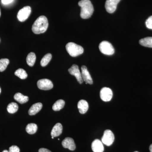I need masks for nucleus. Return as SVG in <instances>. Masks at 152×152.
Listing matches in <instances>:
<instances>
[{
    "mask_svg": "<svg viewBox=\"0 0 152 152\" xmlns=\"http://www.w3.org/2000/svg\"><path fill=\"white\" fill-rule=\"evenodd\" d=\"M48 19L45 16H41L36 20L33 24L32 30L35 34H42L45 32L48 27Z\"/></svg>",
    "mask_w": 152,
    "mask_h": 152,
    "instance_id": "1",
    "label": "nucleus"
},
{
    "mask_svg": "<svg viewBox=\"0 0 152 152\" xmlns=\"http://www.w3.org/2000/svg\"><path fill=\"white\" fill-rule=\"evenodd\" d=\"M81 7L80 17L82 18H89L94 12V7L90 0H81L78 3Z\"/></svg>",
    "mask_w": 152,
    "mask_h": 152,
    "instance_id": "2",
    "label": "nucleus"
},
{
    "mask_svg": "<svg viewBox=\"0 0 152 152\" xmlns=\"http://www.w3.org/2000/svg\"><path fill=\"white\" fill-rule=\"evenodd\" d=\"M66 48L68 53L72 57L77 56L84 52L83 47L73 42L68 43L66 45Z\"/></svg>",
    "mask_w": 152,
    "mask_h": 152,
    "instance_id": "3",
    "label": "nucleus"
},
{
    "mask_svg": "<svg viewBox=\"0 0 152 152\" xmlns=\"http://www.w3.org/2000/svg\"><path fill=\"white\" fill-rule=\"evenodd\" d=\"M99 49L104 54L111 56L115 53V49L111 44L107 41L102 42L99 45Z\"/></svg>",
    "mask_w": 152,
    "mask_h": 152,
    "instance_id": "4",
    "label": "nucleus"
},
{
    "mask_svg": "<svg viewBox=\"0 0 152 152\" xmlns=\"http://www.w3.org/2000/svg\"><path fill=\"white\" fill-rule=\"evenodd\" d=\"M115 140L113 133L110 130L104 131L103 136L102 138V142L107 146H110L113 144Z\"/></svg>",
    "mask_w": 152,
    "mask_h": 152,
    "instance_id": "5",
    "label": "nucleus"
},
{
    "mask_svg": "<svg viewBox=\"0 0 152 152\" xmlns=\"http://www.w3.org/2000/svg\"><path fill=\"white\" fill-rule=\"evenodd\" d=\"M31 9L29 6H26L21 9L18 12L17 18L20 21H26L31 15Z\"/></svg>",
    "mask_w": 152,
    "mask_h": 152,
    "instance_id": "6",
    "label": "nucleus"
},
{
    "mask_svg": "<svg viewBox=\"0 0 152 152\" xmlns=\"http://www.w3.org/2000/svg\"><path fill=\"white\" fill-rule=\"evenodd\" d=\"M37 85L39 89L45 91L51 89L53 87V85L51 81L47 79L39 80Z\"/></svg>",
    "mask_w": 152,
    "mask_h": 152,
    "instance_id": "7",
    "label": "nucleus"
},
{
    "mask_svg": "<svg viewBox=\"0 0 152 152\" xmlns=\"http://www.w3.org/2000/svg\"><path fill=\"white\" fill-rule=\"evenodd\" d=\"M69 73L72 75L75 76L77 80L80 84H82L83 82L81 74L79 70L78 66L76 64H73L68 70Z\"/></svg>",
    "mask_w": 152,
    "mask_h": 152,
    "instance_id": "8",
    "label": "nucleus"
},
{
    "mask_svg": "<svg viewBox=\"0 0 152 152\" xmlns=\"http://www.w3.org/2000/svg\"><path fill=\"white\" fill-rule=\"evenodd\" d=\"M113 91L110 88L104 87L101 90L100 97L104 102H109L113 97Z\"/></svg>",
    "mask_w": 152,
    "mask_h": 152,
    "instance_id": "9",
    "label": "nucleus"
},
{
    "mask_svg": "<svg viewBox=\"0 0 152 152\" xmlns=\"http://www.w3.org/2000/svg\"><path fill=\"white\" fill-rule=\"evenodd\" d=\"M121 0H106L105 7L109 13H113L116 10L117 5Z\"/></svg>",
    "mask_w": 152,
    "mask_h": 152,
    "instance_id": "10",
    "label": "nucleus"
},
{
    "mask_svg": "<svg viewBox=\"0 0 152 152\" xmlns=\"http://www.w3.org/2000/svg\"><path fill=\"white\" fill-rule=\"evenodd\" d=\"M81 70V75L83 80L87 84H89L90 85L93 84L92 79L88 71V70L86 66H82Z\"/></svg>",
    "mask_w": 152,
    "mask_h": 152,
    "instance_id": "11",
    "label": "nucleus"
},
{
    "mask_svg": "<svg viewBox=\"0 0 152 152\" xmlns=\"http://www.w3.org/2000/svg\"><path fill=\"white\" fill-rule=\"evenodd\" d=\"M64 148L69 149L70 151H73L76 149V145L73 139L72 138H66L62 142Z\"/></svg>",
    "mask_w": 152,
    "mask_h": 152,
    "instance_id": "12",
    "label": "nucleus"
},
{
    "mask_svg": "<svg viewBox=\"0 0 152 152\" xmlns=\"http://www.w3.org/2000/svg\"><path fill=\"white\" fill-rule=\"evenodd\" d=\"M91 148L94 152H103L104 151L102 142L98 139L93 141L92 143Z\"/></svg>",
    "mask_w": 152,
    "mask_h": 152,
    "instance_id": "13",
    "label": "nucleus"
},
{
    "mask_svg": "<svg viewBox=\"0 0 152 152\" xmlns=\"http://www.w3.org/2000/svg\"><path fill=\"white\" fill-rule=\"evenodd\" d=\"M77 107L81 114H85L88 110V104L86 100H81L78 103Z\"/></svg>",
    "mask_w": 152,
    "mask_h": 152,
    "instance_id": "14",
    "label": "nucleus"
},
{
    "mask_svg": "<svg viewBox=\"0 0 152 152\" xmlns=\"http://www.w3.org/2000/svg\"><path fill=\"white\" fill-rule=\"evenodd\" d=\"M62 125L60 123H57L52 129L51 135L52 137H58L62 134Z\"/></svg>",
    "mask_w": 152,
    "mask_h": 152,
    "instance_id": "15",
    "label": "nucleus"
},
{
    "mask_svg": "<svg viewBox=\"0 0 152 152\" xmlns=\"http://www.w3.org/2000/svg\"><path fill=\"white\" fill-rule=\"evenodd\" d=\"M42 107V104L41 103H37L33 104L28 111V114L30 115H34L39 113Z\"/></svg>",
    "mask_w": 152,
    "mask_h": 152,
    "instance_id": "16",
    "label": "nucleus"
},
{
    "mask_svg": "<svg viewBox=\"0 0 152 152\" xmlns=\"http://www.w3.org/2000/svg\"><path fill=\"white\" fill-rule=\"evenodd\" d=\"M14 99L20 104H23L26 103L28 102L29 98L27 96H24L21 93H18L14 96Z\"/></svg>",
    "mask_w": 152,
    "mask_h": 152,
    "instance_id": "17",
    "label": "nucleus"
},
{
    "mask_svg": "<svg viewBox=\"0 0 152 152\" xmlns=\"http://www.w3.org/2000/svg\"><path fill=\"white\" fill-rule=\"evenodd\" d=\"M139 43L143 46L152 48V37H147L141 39Z\"/></svg>",
    "mask_w": 152,
    "mask_h": 152,
    "instance_id": "18",
    "label": "nucleus"
},
{
    "mask_svg": "<svg viewBox=\"0 0 152 152\" xmlns=\"http://www.w3.org/2000/svg\"><path fill=\"white\" fill-rule=\"evenodd\" d=\"M36 60L35 54L33 52L30 53L28 54L26 58V62L28 65L32 67L34 65Z\"/></svg>",
    "mask_w": 152,
    "mask_h": 152,
    "instance_id": "19",
    "label": "nucleus"
},
{
    "mask_svg": "<svg viewBox=\"0 0 152 152\" xmlns=\"http://www.w3.org/2000/svg\"><path fill=\"white\" fill-rule=\"evenodd\" d=\"M65 102L63 100L60 99L56 101L53 106V109L55 111H58L64 108Z\"/></svg>",
    "mask_w": 152,
    "mask_h": 152,
    "instance_id": "20",
    "label": "nucleus"
},
{
    "mask_svg": "<svg viewBox=\"0 0 152 152\" xmlns=\"http://www.w3.org/2000/svg\"><path fill=\"white\" fill-rule=\"evenodd\" d=\"M37 126L33 123L28 124L26 127V131L28 134H33L36 133L37 130Z\"/></svg>",
    "mask_w": 152,
    "mask_h": 152,
    "instance_id": "21",
    "label": "nucleus"
},
{
    "mask_svg": "<svg viewBox=\"0 0 152 152\" xmlns=\"http://www.w3.org/2000/svg\"><path fill=\"white\" fill-rule=\"evenodd\" d=\"M18 110V104L15 102H12L9 104L7 107V110L10 113L14 114L16 113Z\"/></svg>",
    "mask_w": 152,
    "mask_h": 152,
    "instance_id": "22",
    "label": "nucleus"
},
{
    "mask_svg": "<svg viewBox=\"0 0 152 152\" xmlns=\"http://www.w3.org/2000/svg\"><path fill=\"white\" fill-rule=\"evenodd\" d=\"M52 56L50 53H48L45 55L41 61V65L42 67L46 66L50 61Z\"/></svg>",
    "mask_w": 152,
    "mask_h": 152,
    "instance_id": "23",
    "label": "nucleus"
},
{
    "mask_svg": "<svg viewBox=\"0 0 152 152\" xmlns=\"http://www.w3.org/2000/svg\"><path fill=\"white\" fill-rule=\"evenodd\" d=\"M15 75L21 79H26L28 77L26 72L23 69H19L15 72Z\"/></svg>",
    "mask_w": 152,
    "mask_h": 152,
    "instance_id": "24",
    "label": "nucleus"
},
{
    "mask_svg": "<svg viewBox=\"0 0 152 152\" xmlns=\"http://www.w3.org/2000/svg\"><path fill=\"white\" fill-rule=\"evenodd\" d=\"M10 63V61L7 58H3L0 60V72H4L7 69Z\"/></svg>",
    "mask_w": 152,
    "mask_h": 152,
    "instance_id": "25",
    "label": "nucleus"
},
{
    "mask_svg": "<svg viewBox=\"0 0 152 152\" xmlns=\"http://www.w3.org/2000/svg\"><path fill=\"white\" fill-rule=\"evenodd\" d=\"M147 28L152 30V16L148 18L145 22Z\"/></svg>",
    "mask_w": 152,
    "mask_h": 152,
    "instance_id": "26",
    "label": "nucleus"
},
{
    "mask_svg": "<svg viewBox=\"0 0 152 152\" xmlns=\"http://www.w3.org/2000/svg\"><path fill=\"white\" fill-rule=\"evenodd\" d=\"M20 148L16 145H12L9 148V152H20Z\"/></svg>",
    "mask_w": 152,
    "mask_h": 152,
    "instance_id": "27",
    "label": "nucleus"
},
{
    "mask_svg": "<svg viewBox=\"0 0 152 152\" xmlns=\"http://www.w3.org/2000/svg\"><path fill=\"white\" fill-rule=\"evenodd\" d=\"M14 0H1V2L3 4L7 5L12 2Z\"/></svg>",
    "mask_w": 152,
    "mask_h": 152,
    "instance_id": "28",
    "label": "nucleus"
},
{
    "mask_svg": "<svg viewBox=\"0 0 152 152\" xmlns=\"http://www.w3.org/2000/svg\"><path fill=\"white\" fill-rule=\"evenodd\" d=\"M39 152H52L48 149L42 148L39 150Z\"/></svg>",
    "mask_w": 152,
    "mask_h": 152,
    "instance_id": "29",
    "label": "nucleus"
},
{
    "mask_svg": "<svg viewBox=\"0 0 152 152\" xmlns=\"http://www.w3.org/2000/svg\"><path fill=\"white\" fill-rule=\"evenodd\" d=\"M149 149L150 152H152V144L150 145Z\"/></svg>",
    "mask_w": 152,
    "mask_h": 152,
    "instance_id": "30",
    "label": "nucleus"
},
{
    "mask_svg": "<svg viewBox=\"0 0 152 152\" xmlns=\"http://www.w3.org/2000/svg\"><path fill=\"white\" fill-rule=\"evenodd\" d=\"M2 152H9V151H8L7 150H4Z\"/></svg>",
    "mask_w": 152,
    "mask_h": 152,
    "instance_id": "31",
    "label": "nucleus"
},
{
    "mask_svg": "<svg viewBox=\"0 0 152 152\" xmlns=\"http://www.w3.org/2000/svg\"><path fill=\"white\" fill-rule=\"evenodd\" d=\"M1 88H0V94H1Z\"/></svg>",
    "mask_w": 152,
    "mask_h": 152,
    "instance_id": "32",
    "label": "nucleus"
},
{
    "mask_svg": "<svg viewBox=\"0 0 152 152\" xmlns=\"http://www.w3.org/2000/svg\"><path fill=\"white\" fill-rule=\"evenodd\" d=\"M54 137H52V139H54Z\"/></svg>",
    "mask_w": 152,
    "mask_h": 152,
    "instance_id": "33",
    "label": "nucleus"
},
{
    "mask_svg": "<svg viewBox=\"0 0 152 152\" xmlns=\"http://www.w3.org/2000/svg\"><path fill=\"white\" fill-rule=\"evenodd\" d=\"M1 10H0V17H1Z\"/></svg>",
    "mask_w": 152,
    "mask_h": 152,
    "instance_id": "34",
    "label": "nucleus"
},
{
    "mask_svg": "<svg viewBox=\"0 0 152 152\" xmlns=\"http://www.w3.org/2000/svg\"><path fill=\"white\" fill-rule=\"evenodd\" d=\"M138 152V151H135V152Z\"/></svg>",
    "mask_w": 152,
    "mask_h": 152,
    "instance_id": "35",
    "label": "nucleus"
}]
</instances>
